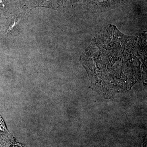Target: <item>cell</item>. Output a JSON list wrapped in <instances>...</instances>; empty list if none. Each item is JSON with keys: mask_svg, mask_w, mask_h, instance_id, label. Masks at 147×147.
I'll return each mask as SVG.
<instances>
[{"mask_svg": "<svg viewBox=\"0 0 147 147\" xmlns=\"http://www.w3.org/2000/svg\"><path fill=\"white\" fill-rule=\"evenodd\" d=\"M146 34L125 35L115 26L100 31L81 57L94 89L102 94L129 90L146 67Z\"/></svg>", "mask_w": 147, "mask_h": 147, "instance_id": "obj_1", "label": "cell"}, {"mask_svg": "<svg viewBox=\"0 0 147 147\" xmlns=\"http://www.w3.org/2000/svg\"><path fill=\"white\" fill-rule=\"evenodd\" d=\"M6 130L5 124L1 117L0 116V131H5Z\"/></svg>", "mask_w": 147, "mask_h": 147, "instance_id": "obj_2", "label": "cell"}, {"mask_svg": "<svg viewBox=\"0 0 147 147\" xmlns=\"http://www.w3.org/2000/svg\"><path fill=\"white\" fill-rule=\"evenodd\" d=\"M10 147H26L24 145L21 144L20 143L16 142V141H13V144Z\"/></svg>", "mask_w": 147, "mask_h": 147, "instance_id": "obj_3", "label": "cell"}]
</instances>
